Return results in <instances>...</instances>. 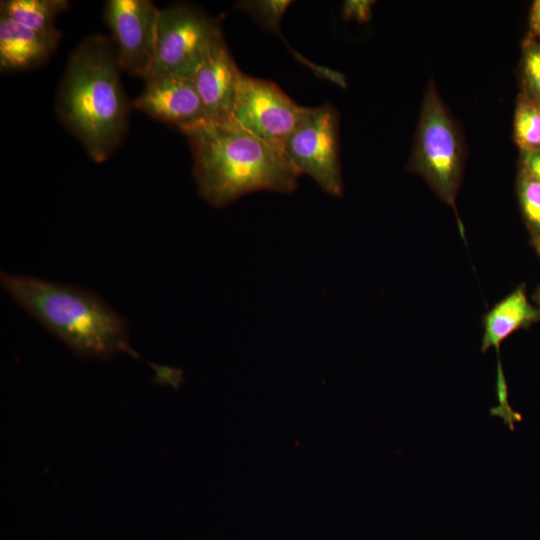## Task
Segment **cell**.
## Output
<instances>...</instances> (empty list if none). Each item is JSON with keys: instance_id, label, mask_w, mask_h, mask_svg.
<instances>
[{"instance_id": "obj_24", "label": "cell", "mask_w": 540, "mask_h": 540, "mask_svg": "<svg viewBox=\"0 0 540 540\" xmlns=\"http://www.w3.org/2000/svg\"><path fill=\"white\" fill-rule=\"evenodd\" d=\"M539 298H540V292H539Z\"/></svg>"}, {"instance_id": "obj_16", "label": "cell", "mask_w": 540, "mask_h": 540, "mask_svg": "<svg viewBox=\"0 0 540 540\" xmlns=\"http://www.w3.org/2000/svg\"><path fill=\"white\" fill-rule=\"evenodd\" d=\"M540 106V41L526 38L522 45L521 92Z\"/></svg>"}, {"instance_id": "obj_12", "label": "cell", "mask_w": 540, "mask_h": 540, "mask_svg": "<svg viewBox=\"0 0 540 540\" xmlns=\"http://www.w3.org/2000/svg\"><path fill=\"white\" fill-rule=\"evenodd\" d=\"M539 317V311L530 304L523 287H518L485 315L481 350L495 348L499 351L508 336Z\"/></svg>"}, {"instance_id": "obj_7", "label": "cell", "mask_w": 540, "mask_h": 540, "mask_svg": "<svg viewBox=\"0 0 540 540\" xmlns=\"http://www.w3.org/2000/svg\"><path fill=\"white\" fill-rule=\"evenodd\" d=\"M161 9L150 0H108L103 16L121 70L146 79L153 65Z\"/></svg>"}, {"instance_id": "obj_19", "label": "cell", "mask_w": 540, "mask_h": 540, "mask_svg": "<svg viewBox=\"0 0 540 540\" xmlns=\"http://www.w3.org/2000/svg\"><path fill=\"white\" fill-rule=\"evenodd\" d=\"M291 55L294 57V59L306 66L310 71L313 72V74L318 78V79H321V80H326V81H329L341 88H346L347 87V81H346V77L344 74L334 70V69H331L327 66H323V65H320L318 63H315L311 60H309L308 58H306L304 55H302L301 53H299L298 51H296L295 49H293L291 46L288 47Z\"/></svg>"}, {"instance_id": "obj_4", "label": "cell", "mask_w": 540, "mask_h": 540, "mask_svg": "<svg viewBox=\"0 0 540 540\" xmlns=\"http://www.w3.org/2000/svg\"><path fill=\"white\" fill-rule=\"evenodd\" d=\"M463 162L461 135L431 81L424 94L407 169L423 177L437 196L456 212Z\"/></svg>"}, {"instance_id": "obj_13", "label": "cell", "mask_w": 540, "mask_h": 540, "mask_svg": "<svg viewBox=\"0 0 540 540\" xmlns=\"http://www.w3.org/2000/svg\"><path fill=\"white\" fill-rule=\"evenodd\" d=\"M69 7L67 0H3L0 14L24 27L49 31L56 28L57 17Z\"/></svg>"}, {"instance_id": "obj_23", "label": "cell", "mask_w": 540, "mask_h": 540, "mask_svg": "<svg viewBox=\"0 0 540 540\" xmlns=\"http://www.w3.org/2000/svg\"><path fill=\"white\" fill-rule=\"evenodd\" d=\"M535 244H536V247L538 249V252L540 253V238L535 239Z\"/></svg>"}, {"instance_id": "obj_8", "label": "cell", "mask_w": 540, "mask_h": 540, "mask_svg": "<svg viewBox=\"0 0 540 540\" xmlns=\"http://www.w3.org/2000/svg\"><path fill=\"white\" fill-rule=\"evenodd\" d=\"M304 109L275 83L243 73L232 121L267 143L284 149Z\"/></svg>"}, {"instance_id": "obj_6", "label": "cell", "mask_w": 540, "mask_h": 540, "mask_svg": "<svg viewBox=\"0 0 540 540\" xmlns=\"http://www.w3.org/2000/svg\"><path fill=\"white\" fill-rule=\"evenodd\" d=\"M284 150L300 174L310 176L326 193L341 196L339 116L331 104L305 107Z\"/></svg>"}, {"instance_id": "obj_15", "label": "cell", "mask_w": 540, "mask_h": 540, "mask_svg": "<svg viewBox=\"0 0 540 540\" xmlns=\"http://www.w3.org/2000/svg\"><path fill=\"white\" fill-rule=\"evenodd\" d=\"M291 4L290 0H243L238 1L235 7L249 14L260 28L276 34L288 47L280 23Z\"/></svg>"}, {"instance_id": "obj_10", "label": "cell", "mask_w": 540, "mask_h": 540, "mask_svg": "<svg viewBox=\"0 0 540 540\" xmlns=\"http://www.w3.org/2000/svg\"><path fill=\"white\" fill-rule=\"evenodd\" d=\"M226 42L218 41L192 77L209 121L228 122L242 76Z\"/></svg>"}, {"instance_id": "obj_20", "label": "cell", "mask_w": 540, "mask_h": 540, "mask_svg": "<svg viewBox=\"0 0 540 540\" xmlns=\"http://www.w3.org/2000/svg\"><path fill=\"white\" fill-rule=\"evenodd\" d=\"M374 4L372 0H346L342 5V17L345 21L365 23L372 17Z\"/></svg>"}, {"instance_id": "obj_18", "label": "cell", "mask_w": 540, "mask_h": 540, "mask_svg": "<svg viewBox=\"0 0 540 540\" xmlns=\"http://www.w3.org/2000/svg\"><path fill=\"white\" fill-rule=\"evenodd\" d=\"M496 391L498 397V405L490 410L493 416H498L503 419V422L514 429V423L521 420V415L515 412L508 402L507 384L504 372L500 361L498 360Z\"/></svg>"}, {"instance_id": "obj_3", "label": "cell", "mask_w": 540, "mask_h": 540, "mask_svg": "<svg viewBox=\"0 0 540 540\" xmlns=\"http://www.w3.org/2000/svg\"><path fill=\"white\" fill-rule=\"evenodd\" d=\"M0 283L20 308L76 355L108 360L123 352L140 357L130 345L126 320L95 293L4 271Z\"/></svg>"}, {"instance_id": "obj_2", "label": "cell", "mask_w": 540, "mask_h": 540, "mask_svg": "<svg viewBox=\"0 0 540 540\" xmlns=\"http://www.w3.org/2000/svg\"><path fill=\"white\" fill-rule=\"evenodd\" d=\"M182 133L192 151L198 192L214 207L255 191L287 194L297 187L301 174L285 150L232 120L206 121Z\"/></svg>"}, {"instance_id": "obj_1", "label": "cell", "mask_w": 540, "mask_h": 540, "mask_svg": "<svg viewBox=\"0 0 540 540\" xmlns=\"http://www.w3.org/2000/svg\"><path fill=\"white\" fill-rule=\"evenodd\" d=\"M110 37L92 34L71 53L55 110L63 126L97 163L106 161L128 130L130 104Z\"/></svg>"}, {"instance_id": "obj_21", "label": "cell", "mask_w": 540, "mask_h": 540, "mask_svg": "<svg viewBox=\"0 0 540 540\" xmlns=\"http://www.w3.org/2000/svg\"><path fill=\"white\" fill-rule=\"evenodd\" d=\"M540 182V150L521 153V168Z\"/></svg>"}, {"instance_id": "obj_22", "label": "cell", "mask_w": 540, "mask_h": 540, "mask_svg": "<svg viewBox=\"0 0 540 540\" xmlns=\"http://www.w3.org/2000/svg\"><path fill=\"white\" fill-rule=\"evenodd\" d=\"M528 39L538 40L540 38V0L533 2L529 16Z\"/></svg>"}, {"instance_id": "obj_14", "label": "cell", "mask_w": 540, "mask_h": 540, "mask_svg": "<svg viewBox=\"0 0 540 540\" xmlns=\"http://www.w3.org/2000/svg\"><path fill=\"white\" fill-rule=\"evenodd\" d=\"M514 141L521 153L540 150V106L522 93L516 101Z\"/></svg>"}, {"instance_id": "obj_11", "label": "cell", "mask_w": 540, "mask_h": 540, "mask_svg": "<svg viewBox=\"0 0 540 540\" xmlns=\"http://www.w3.org/2000/svg\"><path fill=\"white\" fill-rule=\"evenodd\" d=\"M62 33L56 28L37 31L0 14V70L2 73L36 68L56 50Z\"/></svg>"}, {"instance_id": "obj_9", "label": "cell", "mask_w": 540, "mask_h": 540, "mask_svg": "<svg viewBox=\"0 0 540 540\" xmlns=\"http://www.w3.org/2000/svg\"><path fill=\"white\" fill-rule=\"evenodd\" d=\"M133 106L184 132L209 121L192 78L162 75L148 78Z\"/></svg>"}, {"instance_id": "obj_17", "label": "cell", "mask_w": 540, "mask_h": 540, "mask_svg": "<svg viewBox=\"0 0 540 540\" xmlns=\"http://www.w3.org/2000/svg\"><path fill=\"white\" fill-rule=\"evenodd\" d=\"M517 191L527 225L535 237L540 238V182L520 169Z\"/></svg>"}, {"instance_id": "obj_5", "label": "cell", "mask_w": 540, "mask_h": 540, "mask_svg": "<svg viewBox=\"0 0 540 540\" xmlns=\"http://www.w3.org/2000/svg\"><path fill=\"white\" fill-rule=\"evenodd\" d=\"M223 38L219 22L196 5L176 3L161 9L154 61L146 79L162 75L192 78Z\"/></svg>"}]
</instances>
